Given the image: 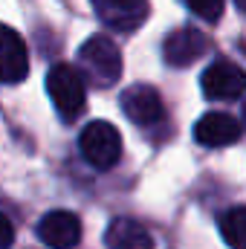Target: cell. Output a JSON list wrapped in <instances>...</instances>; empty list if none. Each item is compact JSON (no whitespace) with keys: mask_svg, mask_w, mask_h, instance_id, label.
I'll list each match as a JSON object with an SVG mask.
<instances>
[{"mask_svg":"<svg viewBox=\"0 0 246 249\" xmlns=\"http://www.w3.org/2000/svg\"><path fill=\"white\" fill-rule=\"evenodd\" d=\"M78 72L93 87H102V90L113 87L119 81V75H122V53H119V47L105 35H96V38L84 41L81 50H78Z\"/></svg>","mask_w":246,"mask_h":249,"instance_id":"obj_1","label":"cell"},{"mask_svg":"<svg viewBox=\"0 0 246 249\" xmlns=\"http://www.w3.org/2000/svg\"><path fill=\"white\" fill-rule=\"evenodd\" d=\"M47 93L58 110V116L72 122L84 105H87V90H84V75L70 67V64H55L50 72H47Z\"/></svg>","mask_w":246,"mask_h":249,"instance_id":"obj_2","label":"cell"},{"mask_svg":"<svg viewBox=\"0 0 246 249\" xmlns=\"http://www.w3.org/2000/svg\"><path fill=\"white\" fill-rule=\"evenodd\" d=\"M78 151H81V157H84L93 168L107 171V168H113V165L119 162V157H122V136H119V130L110 122L96 119V122H90L81 133H78Z\"/></svg>","mask_w":246,"mask_h":249,"instance_id":"obj_3","label":"cell"},{"mask_svg":"<svg viewBox=\"0 0 246 249\" xmlns=\"http://www.w3.org/2000/svg\"><path fill=\"white\" fill-rule=\"evenodd\" d=\"M35 235L44 247L50 249H70L81 241V220L72 212L55 209L50 214H44L35 226Z\"/></svg>","mask_w":246,"mask_h":249,"instance_id":"obj_4","label":"cell"},{"mask_svg":"<svg viewBox=\"0 0 246 249\" xmlns=\"http://www.w3.org/2000/svg\"><path fill=\"white\" fill-rule=\"evenodd\" d=\"M99 20L113 32H133L148 18V0H90Z\"/></svg>","mask_w":246,"mask_h":249,"instance_id":"obj_5","label":"cell"},{"mask_svg":"<svg viewBox=\"0 0 246 249\" xmlns=\"http://www.w3.org/2000/svg\"><path fill=\"white\" fill-rule=\"evenodd\" d=\"M122 113L130 119L133 124H142V127H151L162 119L165 107H162V99L154 87L148 84H133L122 93Z\"/></svg>","mask_w":246,"mask_h":249,"instance_id":"obj_6","label":"cell"},{"mask_svg":"<svg viewBox=\"0 0 246 249\" xmlns=\"http://www.w3.org/2000/svg\"><path fill=\"white\" fill-rule=\"evenodd\" d=\"M200 84L209 99H238L246 90V72L232 61H214L203 72Z\"/></svg>","mask_w":246,"mask_h":249,"instance_id":"obj_7","label":"cell"},{"mask_svg":"<svg viewBox=\"0 0 246 249\" xmlns=\"http://www.w3.org/2000/svg\"><path fill=\"white\" fill-rule=\"evenodd\" d=\"M206 53V35L197 32L194 26H180L174 29L165 44H162V55L171 67H188Z\"/></svg>","mask_w":246,"mask_h":249,"instance_id":"obj_8","label":"cell"},{"mask_svg":"<svg viewBox=\"0 0 246 249\" xmlns=\"http://www.w3.org/2000/svg\"><path fill=\"white\" fill-rule=\"evenodd\" d=\"M194 139L206 148H223L241 139V122L229 113H206L194 124Z\"/></svg>","mask_w":246,"mask_h":249,"instance_id":"obj_9","label":"cell"},{"mask_svg":"<svg viewBox=\"0 0 246 249\" xmlns=\"http://www.w3.org/2000/svg\"><path fill=\"white\" fill-rule=\"evenodd\" d=\"M0 67H3V81L6 84H18L29 72L26 44L12 26H3V32H0Z\"/></svg>","mask_w":246,"mask_h":249,"instance_id":"obj_10","label":"cell"},{"mask_svg":"<svg viewBox=\"0 0 246 249\" xmlns=\"http://www.w3.org/2000/svg\"><path fill=\"white\" fill-rule=\"evenodd\" d=\"M105 244H107V249H154L148 229L142 223L130 220V217H116L107 226Z\"/></svg>","mask_w":246,"mask_h":249,"instance_id":"obj_11","label":"cell"},{"mask_svg":"<svg viewBox=\"0 0 246 249\" xmlns=\"http://www.w3.org/2000/svg\"><path fill=\"white\" fill-rule=\"evenodd\" d=\"M223 241L232 249H246V206H235L226 209L217 220Z\"/></svg>","mask_w":246,"mask_h":249,"instance_id":"obj_12","label":"cell"},{"mask_svg":"<svg viewBox=\"0 0 246 249\" xmlns=\"http://www.w3.org/2000/svg\"><path fill=\"white\" fill-rule=\"evenodd\" d=\"M188 6H191V12H194L197 18H203V20H217V18L223 15L226 0H188Z\"/></svg>","mask_w":246,"mask_h":249,"instance_id":"obj_13","label":"cell"},{"mask_svg":"<svg viewBox=\"0 0 246 249\" xmlns=\"http://www.w3.org/2000/svg\"><path fill=\"white\" fill-rule=\"evenodd\" d=\"M0 226H3V249H9L12 247V223H9V217H0Z\"/></svg>","mask_w":246,"mask_h":249,"instance_id":"obj_14","label":"cell"},{"mask_svg":"<svg viewBox=\"0 0 246 249\" xmlns=\"http://www.w3.org/2000/svg\"><path fill=\"white\" fill-rule=\"evenodd\" d=\"M238 6H241V12L246 15V0H238Z\"/></svg>","mask_w":246,"mask_h":249,"instance_id":"obj_15","label":"cell"},{"mask_svg":"<svg viewBox=\"0 0 246 249\" xmlns=\"http://www.w3.org/2000/svg\"><path fill=\"white\" fill-rule=\"evenodd\" d=\"M244 119H246V102H244Z\"/></svg>","mask_w":246,"mask_h":249,"instance_id":"obj_16","label":"cell"}]
</instances>
